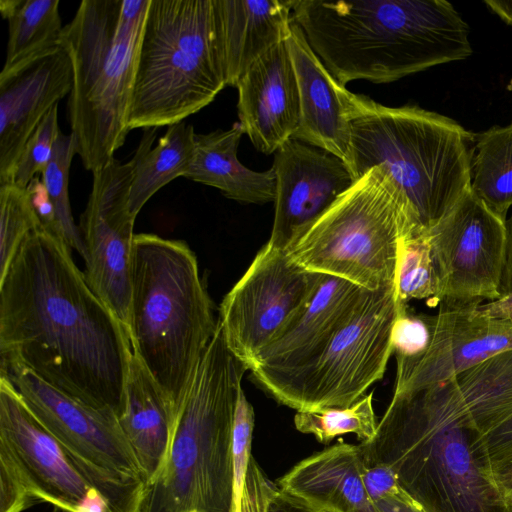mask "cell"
I'll return each mask as SVG.
<instances>
[{
	"label": "cell",
	"instance_id": "ee69618b",
	"mask_svg": "<svg viewBox=\"0 0 512 512\" xmlns=\"http://www.w3.org/2000/svg\"><path fill=\"white\" fill-rule=\"evenodd\" d=\"M512 293V213L506 219V249L503 277L500 287V295Z\"/></svg>",
	"mask_w": 512,
	"mask_h": 512
},
{
	"label": "cell",
	"instance_id": "5b68a950",
	"mask_svg": "<svg viewBox=\"0 0 512 512\" xmlns=\"http://www.w3.org/2000/svg\"><path fill=\"white\" fill-rule=\"evenodd\" d=\"M217 327L213 302L189 245L135 234L129 338L178 412Z\"/></svg>",
	"mask_w": 512,
	"mask_h": 512
},
{
	"label": "cell",
	"instance_id": "b9f144b4",
	"mask_svg": "<svg viewBox=\"0 0 512 512\" xmlns=\"http://www.w3.org/2000/svg\"><path fill=\"white\" fill-rule=\"evenodd\" d=\"M374 503L379 512H426L401 486L374 500Z\"/></svg>",
	"mask_w": 512,
	"mask_h": 512
},
{
	"label": "cell",
	"instance_id": "8d00e7d4",
	"mask_svg": "<svg viewBox=\"0 0 512 512\" xmlns=\"http://www.w3.org/2000/svg\"><path fill=\"white\" fill-rule=\"evenodd\" d=\"M35 504L14 463L0 452V512H23Z\"/></svg>",
	"mask_w": 512,
	"mask_h": 512
},
{
	"label": "cell",
	"instance_id": "74e56055",
	"mask_svg": "<svg viewBox=\"0 0 512 512\" xmlns=\"http://www.w3.org/2000/svg\"><path fill=\"white\" fill-rule=\"evenodd\" d=\"M278 485L263 473L252 457L249 463L239 511L231 512H267L270 499Z\"/></svg>",
	"mask_w": 512,
	"mask_h": 512
},
{
	"label": "cell",
	"instance_id": "d6986e66",
	"mask_svg": "<svg viewBox=\"0 0 512 512\" xmlns=\"http://www.w3.org/2000/svg\"><path fill=\"white\" fill-rule=\"evenodd\" d=\"M366 291L346 280L324 275L311 301L250 367L257 384L265 389L316 360Z\"/></svg>",
	"mask_w": 512,
	"mask_h": 512
},
{
	"label": "cell",
	"instance_id": "52a82bcc",
	"mask_svg": "<svg viewBox=\"0 0 512 512\" xmlns=\"http://www.w3.org/2000/svg\"><path fill=\"white\" fill-rule=\"evenodd\" d=\"M247 370L218 321L180 407L167 461L146 485L139 512L232 511V432Z\"/></svg>",
	"mask_w": 512,
	"mask_h": 512
},
{
	"label": "cell",
	"instance_id": "484cf974",
	"mask_svg": "<svg viewBox=\"0 0 512 512\" xmlns=\"http://www.w3.org/2000/svg\"><path fill=\"white\" fill-rule=\"evenodd\" d=\"M432 386L483 435L512 414V349Z\"/></svg>",
	"mask_w": 512,
	"mask_h": 512
},
{
	"label": "cell",
	"instance_id": "ab89813d",
	"mask_svg": "<svg viewBox=\"0 0 512 512\" xmlns=\"http://www.w3.org/2000/svg\"><path fill=\"white\" fill-rule=\"evenodd\" d=\"M492 467L512 458V414L482 435Z\"/></svg>",
	"mask_w": 512,
	"mask_h": 512
},
{
	"label": "cell",
	"instance_id": "f35d334b",
	"mask_svg": "<svg viewBox=\"0 0 512 512\" xmlns=\"http://www.w3.org/2000/svg\"><path fill=\"white\" fill-rule=\"evenodd\" d=\"M26 189L29 193L34 211L41 224V228L46 232L63 239L56 219L54 207L40 176H36L29 183Z\"/></svg>",
	"mask_w": 512,
	"mask_h": 512
},
{
	"label": "cell",
	"instance_id": "e0dca14e",
	"mask_svg": "<svg viewBox=\"0 0 512 512\" xmlns=\"http://www.w3.org/2000/svg\"><path fill=\"white\" fill-rule=\"evenodd\" d=\"M274 220L270 244L287 249L356 181L337 156L301 142L286 141L275 153Z\"/></svg>",
	"mask_w": 512,
	"mask_h": 512
},
{
	"label": "cell",
	"instance_id": "d590c367",
	"mask_svg": "<svg viewBox=\"0 0 512 512\" xmlns=\"http://www.w3.org/2000/svg\"><path fill=\"white\" fill-rule=\"evenodd\" d=\"M430 331L424 314H413L408 305L398 303V315L393 327L392 347L395 357H415L428 347Z\"/></svg>",
	"mask_w": 512,
	"mask_h": 512
},
{
	"label": "cell",
	"instance_id": "ffe728a7",
	"mask_svg": "<svg viewBox=\"0 0 512 512\" xmlns=\"http://www.w3.org/2000/svg\"><path fill=\"white\" fill-rule=\"evenodd\" d=\"M236 88L239 123L258 151L275 153L293 138L299 125L300 104L286 41L259 57Z\"/></svg>",
	"mask_w": 512,
	"mask_h": 512
},
{
	"label": "cell",
	"instance_id": "9c48e42d",
	"mask_svg": "<svg viewBox=\"0 0 512 512\" xmlns=\"http://www.w3.org/2000/svg\"><path fill=\"white\" fill-rule=\"evenodd\" d=\"M417 236L405 195L380 165L356 179L286 251L309 272L377 291L396 283L401 239Z\"/></svg>",
	"mask_w": 512,
	"mask_h": 512
},
{
	"label": "cell",
	"instance_id": "8fae6325",
	"mask_svg": "<svg viewBox=\"0 0 512 512\" xmlns=\"http://www.w3.org/2000/svg\"><path fill=\"white\" fill-rule=\"evenodd\" d=\"M397 315L395 285L366 291L316 360L264 390L297 411L352 405L383 378Z\"/></svg>",
	"mask_w": 512,
	"mask_h": 512
},
{
	"label": "cell",
	"instance_id": "277c9868",
	"mask_svg": "<svg viewBox=\"0 0 512 512\" xmlns=\"http://www.w3.org/2000/svg\"><path fill=\"white\" fill-rule=\"evenodd\" d=\"M344 100L353 177L382 165L425 235L470 189L474 133L417 105L388 107L349 90Z\"/></svg>",
	"mask_w": 512,
	"mask_h": 512
},
{
	"label": "cell",
	"instance_id": "d6a6232c",
	"mask_svg": "<svg viewBox=\"0 0 512 512\" xmlns=\"http://www.w3.org/2000/svg\"><path fill=\"white\" fill-rule=\"evenodd\" d=\"M41 224L26 188L0 186V278L7 272L24 240Z\"/></svg>",
	"mask_w": 512,
	"mask_h": 512
},
{
	"label": "cell",
	"instance_id": "7a4b0ae2",
	"mask_svg": "<svg viewBox=\"0 0 512 512\" xmlns=\"http://www.w3.org/2000/svg\"><path fill=\"white\" fill-rule=\"evenodd\" d=\"M292 20L343 86L392 82L473 53L469 26L446 0H293Z\"/></svg>",
	"mask_w": 512,
	"mask_h": 512
},
{
	"label": "cell",
	"instance_id": "bcb514c9",
	"mask_svg": "<svg viewBox=\"0 0 512 512\" xmlns=\"http://www.w3.org/2000/svg\"><path fill=\"white\" fill-rule=\"evenodd\" d=\"M484 3L503 22L512 26V1L486 0Z\"/></svg>",
	"mask_w": 512,
	"mask_h": 512
},
{
	"label": "cell",
	"instance_id": "9a60e30c",
	"mask_svg": "<svg viewBox=\"0 0 512 512\" xmlns=\"http://www.w3.org/2000/svg\"><path fill=\"white\" fill-rule=\"evenodd\" d=\"M0 452L14 463L37 504L46 502L63 512H109L75 460L2 375Z\"/></svg>",
	"mask_w": 512,
	"mask_h": 512
},
{
	"label": "cell",
	"instance_id": "7bdbcfd3",
	"mask_svg": "<svg viewBox=\"0 0 512 512\" xmlns=\"http://www.w3.org/2000/svg\"><path fill=\"white\" fill-rule=\"evenodd\" d=\"M479 310L490 318L512 321V293L494 301L481 303Z\"/></svg>",
	"mask_w": 512,
	"mask_h": 512
},
{
	"label": "cell",
	"instance_id": "4fadbf2b",
	"mask_svg": "<svg viewBox=\"0 0 512 512\" xmlns=\"http://www.w3.org/2000/svg\"><path fill=\"white\" fill-rule=\"evenodd\" d=\"M439 280L433 306L483 302L501 297L506 220L469 189L426 233Z\"/></svg>",
	"mask_w": 512,
	"mask_h": 512
},
{
	"label": "cell",
	"instance_id": "4316f807",
	"mask_svg": "<svg viewBox=\"0 0 512 512\" xmlns=\"http://www.w3.org/2000/svg\"><path fill=\"white\" fill-rule=\"evenodd\" d=\"M157 130L144 129L133 155L129 208L135 218L158 190L178 177H185L192 161L195 136L192 125L182 121L169 126L152 148Z\"/></svg>",
	"mask_w": 512,
	"mask_h": 512
},
{
	"label": "cell",
	"instance_id": "30bf717a",
	"mask_svg": "<svg viewBox=\"0 0 512 512\" xmlns=\"http://www.w3.org/2000/svg\"><path fill=\"white\" fill-rule=\"evenodd\" d=\"M41 424L61 443L109 512H139L146 480L118 419L53 388L29 370L1 367Z\"/></svg>",
	"mask_w": 512,
	"mask_h": 512
},
{
	"label": "cell",
	"instance_id": "3957f363",
	"mask_svg": "<svg viewBox=\"0 0 512 512\" xmlns=\"http://www.w3.org/2000/svg\"><path fill=\"white\" fill-rule=\"evenodd\" d=\"M359 445L364 461L390 468L426 512H512L482 433L433 387L393 393L374 436Z\"/></svg>",
	"mask_w": 512,
	"mask_h": 512
},
{
	"label": "cell",
	"instance_id": "ac0fdd59",
	"mask_svg": "<svg viewBox=\"0 0 512 512\" xmlns=\"http://www.w3.org/2000/svg\"><path fill=\"white\" fill-rule=\"evenodd\" d=\"M72 66L59 45L0 74V186L12 184L22 149L42 119L72 87Z\"/></svg>",
	"mask_w": 512,
	"mask_h": 512
},
{
	"label": "cell",
	"instance_id": "e575fe53",
	"mask_svg": "<svg viewBox=\"0 0 512 512\" xmlns=\"http://www.w3.org/2000/svg\"><path fill=\"white\" fill-rule=\"evenodd\" d=\"M254 409L247 399L243 388L240 390L236 404L233 432L232 457L234 471V494L232 510L239 511L251 455L254 429Z\"/></svg>",
	"mask_w": 512,
	"mask_h": 512
},
{
	"label": "cell",
	"instance_id": "f1b7e54d",
	"mask_svg": "<svg viewBox=\"0 0 512 512\" xmlns=\"http://www.w3.org/2000/svg\"><path fill=\"white\" fill-rule=\"evenodd\" d=\"M470 190L506 220L512 208V122L473 134Z\"/></svg>",
	"mask_w": 512,
	"mask_h": 512
},
{
	"label": "cell",
	"instance_id": "60d3db41",
	"mask_svg": "<svg viewBox=\"0 0 512 512\" xmlns=\"http://www.w3.org/2000/svg\"><path fill=\"white\" fill-rule=\"evenodd\" d=\"M267 512H336L314 504L281 488H277L269 501Z\"/></svg>",
	"mask_w": 512,
	"mask_h": 512
},
{
	"label": "cell",
	"instance_id": "836d02e7",
	"mask_svg": "<svg viewBox=\"0 0 512 512\" xmlns=\"http://www.w3.org/2000/svg\"><path fill=\"white\" fill-rule=\"evenodd\" d=\"M60 131L58 105H56L26 141L13 172L12 184L26 188L37 175L43 172L52 156Z\"/></svg>",
	"mask_w": 512,
	"mask_h": 512
},
{
	"label": "cell",
	"instance_id": "4dcf8cb0",
	"mask_svg": "<svg viewBox=\"0 0 512 512\" xmlns=\"http://www.w3.org/2000/svg\"><path fill=\"white\" fill-rule=\"evenodd\" d=\"M74 155H76L74 136L60 131L52 156L40 174V178L54 207L63 240L71 250H75L84 259L85 247L79 227L74 222L68 194L69 172Z\"/></svg>",
	"mask_w": 512,
	"mask_h": 512
},
{
	"label": "cell",
	"instance_id": "7c38bea8",
	"mask_svg": "<svg viewBox=\"0 0 512 512\" xmlns=\"http://www.w3.org/2000/svg\"><path fill=\"white\" fill-rule=\"evenodd\" d=\"M323 277L269 242L257 252L223 298L218 317L229 350L248 370L311 301Z\"/></svg>",
	"mask_w": 512,
	"mask_h": 512
},
{
	"label": "cell",
	"instance_id": "7402d4cb",
	"mask_svg": "<svg viewBox=\"0 0 512 512\" xmlns=\"http://www.w3.org/2000/svg\"><path fill=\"white\" fill-rule=\"evenodd\" d=\"M293 0H214L226 85H237L247 69L285 42L292 25Z\"/></svg>",
	"mask_w": 512,
	"mask_h": 512
},
{
	"label": "cell",
	"instance_id": "1f68e13d",
	"mask_svg": "<svg viewBox=\"0 0 512 512\" xmlns=\"http://www.w3.org/2000/svg\"><path fill=\"white\" fill-rule=\"evenodd\" d=\"M395 286L399 304L407 305L415 299L426 300L429 306H433L439 280L426 234L401 239Z\"/></svg>",
	"mask_w": 512,
	"mask_h": 512
},
{
	"label": "cell",
	"instance_id": "ba28073f",
	"mask_svg": "<svg viewBox=\"0 0 512 512\" xmlns=\"http://www.w3.org/2000/svg\"><path fill=\"white\" fill-rule=\"evenodd\" d=\"M225 86L214 0H151L129 129L182 122L209 105Z\"/></svg>",
	"mask_w": 512,
	"mask_h": 512
},
{
	"label": "cell",
	"instance_id": "d4e9b609",
	"mask_svg": "<svg viewBox=\"0 0 512 512\" xmlns=\"http://www.w3.org/2000/svg\"><path fill=\"white\" fill-rule=\"evenodd\" d=\"M243 134L239 122L228 130L195 133L194 153L185 178L215 187L225 197L240 203L274 202L276 181L273 169L254 171L238 159Z\"/></svg>",
	"mask_w": 512,
	"mask_h": 512
},
{
	"label": "cell",
	"instance_id": "f6af8a7d",
	"mask_svg": "<svg viewBox=\"0 0 512 512\" xmlns=\"http://www.w3.org/2000/svg\"><path fill=\"white\" fill-rule=\"evenodd\" d=\"M493 474L500 492L512 507V458L494 467Z\"/></svg>",
	"mask_w": 512,
	"mask_h": 512
},
{
	"label": "cell",
	"instance_id": "83f0119b",
	"mask_svg": "<svg viewBox=\"0 0 512 512\" xmlns=\"http://www.w3.org/2000/svg\"><path fill=\"white\" fill-rule=\"evenodd\" d=\"M59 0H0L8 21L6 58L1 70L8 74L59 46L63 30Z\"/></svg>",
	"mask_w": 512,
	"mask_h": 512
},
{
	"label": "cell",
	"instance_id": "6da1fadb",
	"mask_svg": "<svg viewBox=\"0 0 512 512\" xmlns=\"http://www.w3.org/2000/svg\"><path fill=\"white\" fill-rule=\"evenodd\" d=\"M132 352L127 330L64 240L33 231L0 278L1 367L25 368L119 421Z\"/></svg>",
	"mask_w": 512,
	"mask_h": 512
},
{
	"label": "cell",
	"instance_id": "44dd1931",
	"mask_svg": "<svg viewBox=\"0 0 512 512\" xmlns=\"http://www.w3.org/2000/svg\"><path fill=\"white\" fill-rule=\"evenodd\" d=\"M286 44L294 67L300 120L293 138L325 150L350 165L351 127L345 107V86L327 70L292 21Z\"/></svg>",
	"mask_w": 512,
	"mask_h": 512
},
{
	"label": "cell",
	"instance_id": "cb8c5ba5",
	"mask_svg": "<svg viewBox=\"0 0 512 512\" xmlns=\"http://www.w3.org/2000/svg\"><path fill=\"white\" fill-rule=\"evenodd\" d=\"M278 487L336 512H379L364 483L360 445L341 442L300 461Z\"/></svg>",
	"mask_w": 512,
	"mask_h": 512
},
{
	"label": "cell",
	"instance_id": "f546056e",
	"mask_svg": "<svg viewBox=\"0 0 512 512\" xmlns=\"http://www.w3.org/2000/svg\"><path fill=\"white\" fill-rule=\"evenodd\" d=\"M294 424L298 431L312 434L321 443H328L343 434H355L362 442L371 439L377 429L373 392L350 406L317 411H297Z\"/></svg>",
	"mask_w": 512,
	"mask_h": 512
},
{
	"label": "cell",
	"instance_id": "8992f818",
	"mask_svg": "<svg viewBox=\"0 0 512 512\" xmlns=\"http://www.w3.org/2000/svg\"><path fill=\"white\" fill-rule=\"evenodd\" d=\"M151 0H83L59 45L72 66L67 112L76 154L94 172L130 131L128 113Z\"/></svg>",
	"mask_w": 512,
	"mask_h": 512
},
{
	"label": "cell",
	"instance_id": "5bb4252c",
	"mask_svg": "<svg viewBox=\"0 0 512 512\" xmlns=\"http://www.w3.org/2000/svg\"><path fill=\"white\" fill-rule=\"evenodd\" d=\"M135 161L113 158L92 172V187L80 218L85 279L129 334L131 254L136 218L129 208Z\"/></svg>",
	"mask_w": 512,
	"mask_h": 512
},
{
	"label": "cell",
	"instance_id": "2e32d148",
	"mask_svg": "<svg viewBox=\"0 0 512 512\" xmlns=\"http://www.w3.org/2000/svg\"><path fill=\"white\" fill-rule=\"evenodd\" d=\"M481 303L441 302L435 314H424L429 345L418 356L396 357L393 393L425 389L512 349V321L484 315Z\"/></svg>",
	"mask_w": 512,
	"mask_h": 512
},
{
	"label": "cell",
	"instance_id": "603a6c76",
	"mask_svg": "<svg viewBox=\"0 0 512 512\" xmlns=\"http://www.w3.org/2000/svg\"><path fill=\"white\" fill-rule=\"evenodd\" d=\"M178 414L133 351L127 375L125 407L119 424L136 454L146 485L157 477L167 461Z\"/></svg>",
	"mask_w": 512,
	"mask_h": 512
}]
</instances>
